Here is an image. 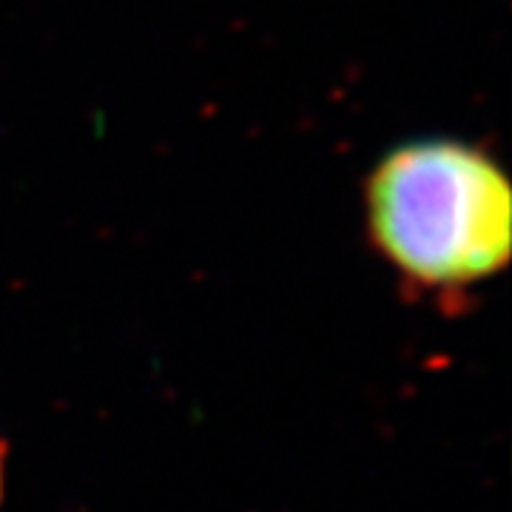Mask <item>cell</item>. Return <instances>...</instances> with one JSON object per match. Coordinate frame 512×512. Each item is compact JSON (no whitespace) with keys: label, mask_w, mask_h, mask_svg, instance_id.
Masks as SVG:
<instances>
[{"label":"cell","mask_w":512,"mask_h":512,"mask_svg":"<svg viewBox=\"0 0 512 512\" xmlns=\"http://www.w3.org/2000/svg\"><path fill=\"white\" fill-rule=\"evenodd\" d=\"M367 234L407 291L444 313L510 268L512 185L481 148L421 140L396 148L367 183Z\"/></svg>","instance_id":"obj_1"},{"label":"cell","mask_w":512,"mask_h":512,"mask_svg":"<svg viewBox=\"0 0 512 512\" xmlns=\"http://www.w3.org/2000/svg\"><path fill=\"white\" fill-rule=\"evenodd\" d=\"M9 456H12L9 441L0 439V512L6 507V490H9Z\"/></svg>","instance_id":"obj_2"}]
</instances>
